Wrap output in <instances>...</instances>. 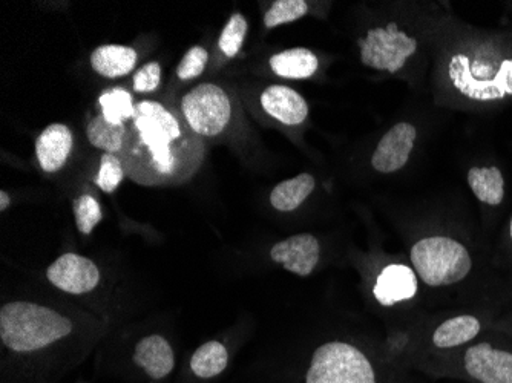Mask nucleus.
Returning a JSON list of instances; mask_svg holds the SVG:
<instances>
[{"label":"nucleus","instance_id":"nucleus-24","mask_svg":"<svg viewBox=\"0 0 512 383\" xmlns=\"http://www.w3.org/2000/svg\"><path fill=\"white\" fill-rule=\"evenodd\" d=\"M309 13V4L304 0H278L264 14V27L267 30L295 22Z\"/></svg>","mask_w":512,"mask_h":383},{"label":"nucleus","instance_id":"nucleus-3","mask_svg":"<svg viewBox=\"0 0 512 383\" xmlns=\"http://www.w3.org/2000/svg\"><path fill=\"white\" fill-rule=\"evenodd\" d=\"M451 85L476 102H496L512 97V56L463 51L448 62Z\"/></svg>","mask_w":512,"mask_h":383},{"label":"nucleus","instance_id":"nucleus-6","mask_svg":"<svg viewBox=\"0 0 512 383\" xmlns=\"http://www.w3.org/2000/svg\"><path fill=\"white\" fill-rule=\"evenodd\" d=\"M306 383H376L375 370L365 354L345 342L316 348Z\"/></svg>","mask_w":512,"mask_h":383},{"label":"nucleus","instance_id":"nucleus-26","mask_svg":"<svg viewBox=\"0 0 512 383\" xmlns=\"http://www.w3.org/2000/svg\"><path fill=\"white\" fill-rule=\"evenodd\" d=\"M74 215H76L77 229L83 235H89L103 218L99 201L88 194L74 201Z\"/></svg>","mask_w":512,"mask_h":383},{"label":"nucleus","instance_id":"nucleus-16","mask_svg":"<svg viewBox=\"0 0 512 383\" xmlns=\"http://www.w3.org/2000/svg\"><path fill=\"white\" fill-rule=\"evenodd\" d=\"M137 63V51L123 45H102L91 54V66L106 79L128 76Z\"/></svg>","mask_w":512,"mask_h":383},{"label":"nucleus","instance_id":"nucleus-25","mask_svg":"<svg viewBox=\"0 0 512 383\" xmlns=\"http://www.w3.org/2000/svg\"><path fill=\"white\" fill-rule=\"evenodd\" d=\"M247 30H249V25H247L246 17L243 14H232L230 19L227 20L220 39H218L221 53L226 57H230V59L237 56L241 48H243Z\"/></svg>","mask_w":512,"mask_h":383},{"label":"nucleus","instance_id":"nucleus-7","mask_svg":"<svg viewBox=\"0 0 512 383\" xmlns=\"http://www.w3.org/2000/svg\"><path fill=\"white\" fill-rule=\"evenodd\" d=\"M358 45L362 65L388 74L399 73L417 51V40L396 23L371 28Z\"/></svg>","mask_w":512,"mask_h":383},{"label":"nucleus","instance_id":"nucleus-23","mask_svg":"<svg viewBox=\"0 0 512 383\" xmlns=\"http://www.w3.org/2000/svg\"><path fill=\"white\" fill-rule=\"evenodd\" d=\"M99 106L106 120L114 125H125L135 114L134 97L125 88L106 89L99 97Z\"/></svg>","mask_w":512,"mask_h":383},{"label":"nucleus","instance_id":"nucleus-21","mask_svg":"<svg viewBox=\"0 0 512 383\" xmlns=\"http://www.w3.org/2000/svg\"><path fill=\"white\" fill-rule=\"evenodd\" d=\"M128 126L114 125L106 120L105 115H94L86 126V137L94 148L102 149L105 154L119 155L125 145Z\"/></svg>","mask_w":512,"mask_h":383},{"label":"nucleus","instance_id":"nucleus-11","mask_svg":"<svg viewBox=\"0 0 512 383\" xmlns=\"http://www.w3.org/2000/svg\"><path fill=\"white\" fill-rule=\"evenodd\" d=\"M319 253L318 239L310 233H301L275 244L270 250V258L289 272L306 278L315 270Z\"/></svg>","mask_w":512,"mask_h":383},{"label":"nucleus","instance_id":"nucleus-12","mask_svg":"<svg viewBox=\"0 0 512 383\" xmlns=\"http://www.w3.org/2000/svg\"><path fill=\"white\" fill-rule=\"evenodd\" d=\"M260 103L263 111L281 125H302L309 115L306 99L289 86H267L261 92Z\"/></svg>","mask_w":512,"mask_h":383},{"label":"nucleus","instance_id":"nucleus-19","mask_svg":"<svg viewBox=\"0 0 512 383\" xmlns=\"http://www.w3.org/2000/svg\"><path fill=\"white\" fill-rule=\"evenodd\" d=\"M468 184L477 200L488 206H500L505 198V178L499 167H471Z\"/></svg>","mask_w":512,"mask_h":383},{"label":"nucleus","instance_id":"nucleus-13","mask_svg":"<svg viewBox=\"0 0 512 383\" xmlns=\"http://www.w3.org/2000/svg\"><path fill=\"white\" fill-rule=\"evenodd\" d=\"M74 137L62 123L46 126L36 140V157L40 167L48 174L59 172L73 152Z\"/></svg>","mask_w":512,"mask_h":383},{"label":"nucleus","instance_id":"nucleus-10","mask_svg":"<svg viewBox=\"0 0 512 383\" xmlns=\"http://www.w3.org/2000/svg\"><path fill=\"white\" fill-rule=\"evenodd\" d=\"M465 371L480 383H512V353L491 344L473 345L463 356Z\"/></svg>","mask_w":512,"mask_h":383},{"label":"nucleus","instance_id":"nucleus-31","mask_svg":"<svg viewBox=\"0 0 512 383\" xmlns=\"http://www.w3.org/2000/svg\"><path fill=\"white\" fill-rule=\"evenodd\" d=\"M509 235H511V239H512V218H511V223H509Z\"/></svg>","mask_w":512,"mask_h":383},{"label":"nucleus","instance_id":"nucleus-2","mask_svg":"<svg viewBox=\"0 0 512 383\" xmlns=\"http://www.w3.org/2000/svg\"><path fill=\"white\" fill-rule=\"evenodd\" d=\"M73 331V324L51 308L33 302H10L0 310V339L17 353L48 347Z\"/></svg>","mask_w":512,"mask_h":383},{"label":"nucleus","instance_id":"nucleus-9","mask_svg":"<svg viewBox=\"0 0 512 383\" xmlns=\"http://www.w3.org/2000/svg\"><path fill=\"white\" fill-rule=\"evenodd\" d=\"M417 131L411 123L402 122L394 125L381 138L378 148L371 157V166L381 174H394L410 160L416 143Z\"/></svg>","mask_w":512,"mask_h":383},{"label":"nucleus","instance_id":"nucleus-8","mask_svg":"<svg viewBox=\"0 0 512 383\" xmlns=\"http://www.w3.org/2000/svg\"><path fill=\"white\" fill-rule=\"evenodd\" d=\"M46 276L57 289L71 295H83L96 289L100 272L96 264L85 256L65 253L46 270Z\"/></svg>","mask_w":512,"mask_h":383},{"label":"nucleus","instance_id":"nucleus-22","mask_svg":"<svg viewBox=\"0 0 512 383\" xmlns=\"http://www.w3.org/2000/svg\"><path fill=\"white\" fill-rule=\"evenodd\" d=\"M227 361H229V356H227L224 345L217 341H211L201 345L195 351L192 356L191 368L198 377L211 379L226 370Z\"/></svg>","mask_w":512,"mask_h":383},{"label":"nucleus","instance_id":"nucleus-30","mask_svg":"<svg viewBox=\"0 0 512 383\" xmlns=\"http://www.w3.org/2000/svg\"><path fill=\"white\" fill-rule=\"evenodd\" d=\"M10 203V195H8L5 190H2V192H0V212H5L7 207L10 206Z\"/></svg>","mask_w":512,"mask_h":383},{"label":"nucleus","instance_id":"nucleus-29","mask_svg":"<svg viewBox=\"0 0 512 383\" xmlns=\"http://www.w3.org/2000/svg\"><path fill=\"white\" fill-rule=\"evenodd\" d=\"M160 80L161 66L157 62L148 63L135 73L132 88L140 94H143V92L148 94V92H154L160 86Z\"/></svg>","mask_w":512,"mask_h":383},{"label":"nucleus","instance_id":"nucleus-15","mask_svg":"<svg viewBox=\"0 0 512 383\" xmlns=\"http://www.w3.org/2000/svg\"><path fill=\"white\" fill-rule=\"evenodd\" d=\"M134 362L152 379H163L174 370V351L165 338L152 334L138 342L135 347Z\"/></svg>","mask_w":512,"mask_h":383},{"label":"nucleus","instance_id":"nucleus-4","mask_svg":"<svg viewBox=\"0 0 512 383\" xmlns=\"http://www.w3.org/2000/svg\"><path fill=\"white\" fill-rule=\"evenodd\" d=\"M417 276L430 287H444L463 281L473 269L467 247L448 236L421 239L411 249Z\"/></svg>","mask_w":512,"mask_h":383},{"label":"nucleus","instance_id":"nucleus-1","mask_svg":"<svg viewBox=\"0 0 512 383\" xmlns=\"http://www.w3.org/2000/svg\"><path fill=\"white\" fill-rule=\"evenodd\" d=\"M119 158L126 177L140 186H183L203 166L206 141L189 128L180 106L142 100L135 105Z\"/></svg>","mask_w":512,"mask_h":383},{"label":"nucleus","instance_id":"nucleus-18","mask_svg":"<svg viewBox=\"0 0 512 383\" xmlns=\"http://www.w3.org/2000/svg\"><path fill=\"white\" fill-rule=\"evenodd\" d=\"M316 181L312 174H299L273 187L270 204L278 212H293L298 209L315 190Z\"/></svg>","mask_w":512,"mask_h":383},{"label":"nucleus","instance_id":"nucleus-14","mask_svg":"<svg viewBox=\"0 0 512 383\" xmlns=\"http://www.w3.org/2000/svg\"><path fill=\"white\" fill-rule=\"evenodd\" d=\"M417 293V279L413 270L401 264L385 267L375 285V296L382 305L408 301Z\"/></svg>","mask_w":512,"mask_h":383},{"label":"nucleus","instance_id":"nucleus-28","mask_svg":"<svg viewBox=\"0 0 512 383\" xmlns=\"http://www.w3.org/2000/svg\"><path fill=\"white\" fill-rule=\"evenodd\" d=\"M209 54L203 46H194L186 53L177 68V77L180 80L197 79L206 69Z\"/></svg>","mask_w":512,"mask_h":383},{"label":"nucleus","instance_id":"nucleus-20","mask_svg":"<svg viewBox=\"0 0 512 383\" xmlns=\"http://www.w3.org/2000/svg\"><path fill=\"white\" fill-rule=\"evenodd\" d=\"M480 330H482V324L476 316H456L437 327L433 334V342L439 348L459 347L476 339Z\"/></svg>","mask_w":512,"mask_h":383},{"label":"nucleus","instance_id":"nucleus-17","mask_svg":"<svg viewBox=\"0 0 512 383\" xmlns=\"http://www.w3.org/2000/svg\"><path fill=\"white\" fill-rule=\"evenodd\" d=\"M270 69L278 77L289 80L310 79L319 68V59L307 48H290L273 54L269 60Z\"/></svg>","mask_w":512,"mask_h":383},{"label":"nucleus","instance_id":"nucleus-27","mask_svg":"<svg viewBox=\"0 0 512 383\" xmlns=\"http://www.w3.org/2000/svg\"><path fill=\"white\" fill-rule=\"evenodd\" d=\"M125 177V169H123L119 155L103 154L100 158V169L96 178L97 186L106 194H112Z\"/></svg>","mask_w":512,"mask_h":383},{"label":"nucleus","instance_id":"nucleus-5","mask_svg":"<svg viewBox=\"0 0 512 383\" xmlns=\"http://www.w3.org/2000/svg\"><path fill=\"white\" fill-rule=\"evenodd\" d=\"M180 111L189 128L203 138L223 137L234 120L229 92L215 83H201L181 97Z\"/></svg>","mask_w":512,"mask_h":383}]
</instances>
